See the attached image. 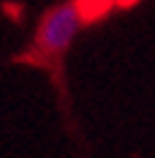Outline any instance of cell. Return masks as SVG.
Wrapping results in <instances>:
<instances>
[{"instance_id":"cell-1","label":"cell","mask_w":155,"mask_h":158,"mask_svg":"<svg viewBox=\"0 0 155 158\" xmlns=\"http://www.w3.org/2000/svg\"><path fill=\"white\" fill-rule=\"evenodd\" d=\"M79 30H82V11L74 0L60 3L49 11L38 30H35V49L44 55V57H63L68 47L76 41Z\"/></svg>"},{"instance_id":"cell-2","label":"cell","mask_w":155,"mask_h":158,"mask_svg":"<svg viewBox=\"0 0 155 158\" xmlns=\"http://www.w3.org/2000/svg\"><path fill=\"white\" fill-rule=\"evenodd\" d=\"M136 0H117V6H133Z\"/></svg>"}]
</instances>
